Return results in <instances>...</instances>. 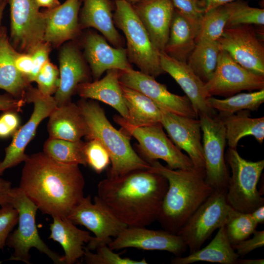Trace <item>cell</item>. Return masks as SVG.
I'll return each instance as SVG.
<instances>
[{"label": "cell", "instance_id": "1", "mask_svg": "<svg viewBox=\"0 0 264 264\" xmlns=\"http://www.w3.org/2000/svg\"><path fill=\"white\" fill-rule=\"evenodd\" d=\"M24 163L19 188L43 214L67 218L84 197L79 165L58 162L44 152L29 155Z\"/></svg>", "mask_w": 264, "mask_h": 264}, {"label": "cell", "instance_id": "2", "mask_svg": "<svg viewBox=\"0 0 264 264\" xmlns=\"http://www.w3.org/2000/svg\"><path fill=\"white\" fill-rule=\"evenodd\" d=\"M168 187L162 175L137 170L101 180L97 196L127 226L145 227L157 220Z\"/></svg>", "mask_w": 264, "mask_h": 264}, {"label": "cell", "instance_id": "3", "mask_svg": "<svg viewBox=\"0 0 264 264\" xmlns=\"http://www.w3.org/2000/svg\"><path fill=\"white\" fill-rule=\"evenodd\" d=\"M149 170L165 177L168 187L157 220L164 230L176 234L214 190L205 181V173L192 170L172 169L157 160Z\"/></svg>", "mask_w": 264, "mask_h": 264}, {"label": "cell", "instance_id": "4", "mask_svg": "<svg viewBox=\"0 0 264 264\" xmlns=\"http://www.w3.org/2000/svg\"><path fill=\"white\" fill-rule=\"evenodd\" d=\"M77 104L88 127L85 137L88 140H98L109 153L111 167L107 177L121 176L137 170L149 169L150 164L132 148L129 135L111 125L98 103L82 98Z\"/></svg>", "mask_w": 264, "mask_h": 264}, {"label": "cell", "instance_id": "5", "mask_svg": "<svg viewBox=\"0 0 264 264\" xmlns=\"http://www.w3.org/2000/svg\"><path fill=\"white\" fill-rule=\"evenodd\" d=\"M114 24L123 33L129 61L140 71L154 78L164 73L160 62V51L155 47L132 4L126 0H115Z\"/></svg>", "mask_w": 264, "mask_h": 264}, {"label": "cell", "instance_id": "6", "mask_svg": "<svg viewBox=\"0 0 264 264\" xmlns=\"http://www.w3.org/2000/svg\"><path fill=\"white\" fill-rule=\"evenodd\" d=\"M18 212V227L11 232L6 245L14 249L10 258L4 261H21L30 264L29 251L34 247L45 254L54 264H64L63 256L51 250L41 239L36 224L38 208L19 187L12 188L9 203Z\"/></svg>", "mask_w": 264, "mask_h": 264}, {"label": "cell", "instance_id": "7", "mask_svg": "<svg viewBox=\"0 0 264 264\" xmlns=\"http://www.w3.org/2000/svg\"><path fill=\"white\" fill-rule=\"evenodd\" d=\"M227 162L231 169L226 198L231 207L237 211L250 213L264 205V198L257 189L264 168V160L251 161L239 154L236 149L229 148Z\"/></svg>", "mask_w": 264, "mask_h": 264}, {"label": "cell", "instance_id": "8", "mask_svg": "<svg viewBox=\"0 0 264 264\" xmlns=\"http://www.w3.org/2000/svg\"><path fill=\"white\" fill-rule=\"evenodd\" d=\"M113 118L125 133L137 140V146L141 157L148 163L161 159L172 169H194L190 158L168 137L161 123L136 127L129 124L120 116H114Z\"/></svg>", "mask_w": 264, "mask_h": 264}, {"label": "cell", "instance_id": "9", "mask_svg": "<svg viewBox=\"0 0 264 264\" xmlns=\"http://www.w3.org/2000/svg\"><path fill=\"white\" fill-rule=\"evenodd\" d=\"M226 193L214 190L176 234L186 244L189 254L200 249L216 229L225 225L232 209L226 201Z\"/></svg>", "mask_w": 264, "mask_h": 264}, {"label": "cell", "instance_id": "10", "mask_svg": "<svg viewBox=\"0 0 264 264\" xmlns=\"http://www.w3.org/2000/svg\"><path fill=\"white\" fill-rule=\"evenodd\" d=\"M75 225H81L95 236L85 247L90 251L103 245H108L111 237H116L127 226L120 220L98 197H84L66 218Z\"/></svg>", "mask_w": 264, "mask_h": 264}, {"label": "cell", "instance_id": "11", "mask_svg": "<svg viewBox=\"0 0 264 264\" xmlns=\"http://www.w3.org/2000/svg\"><path fill=\"white\" fill-rule=\"evenodd\" d=\"M205 181L214 190L227 192L229 175L225 161L226 137L222 119L216 115L200 114Z\"/></svg>", "mask_w": 264, "mask_h": 264}, {"label": "cell", "instance_id": "12", "mask_svg": "<svg viewBox=\"0 0 264 264\" xmlns=\"http://www.w3.org/2000/svg\"><path fill=\"white\" fill-rule=\"evenodd\" d=\"M24 100L34 104L33 111L28 121L18 129L12 136L11 143L5 148L4 157L0 161V176L6 170L26 160L29 156L24 153L27 145L34 137L40 123L57 107L54 97L44 95L30 85L25 91Z\"/></svg>", "mask_w": 264, "mask_h": 264}, {"label": "cell", "instance_id": "13", "mask_svg": "<svg viewBox=\"0 0 264 264\" xmlns=\"http://www.w3.org/2000/svg\"><path fill=\"white\" fill-rule=\"evenodd\" d=\"M10 6V43L19 52L31 54L44 43L43 12L36 0H7Z\"/></svg>", "mask_w": 264, "mask_h": 264}, {"label": "cell", "instance_id": "14", "mask_svg": "<svg viewBox=\"0 0 264 264\" xmlns=\"http://www.w3.org/2000/svg\"><path fill=\"white\" fill-rule=\"evenodd\" d=\"M264 89V76L255 74L237 63L225 51L219 55L215 72L204 85L208 97H229L243 90Z\"/></svg>", "mask_w": 264, "mask_h": 264}, {"label": "cell", "instance_id": "15", "mask_svg": "<svg viewBox=\"0 0 264 264\" xmlns=\"http://www.w3.org/2000/svg\"><path fill=\"white\" fill-rule=\"evenodd\" d=\"M218 42L220 50L227 52L241 66L264 76V47L252 25L226 27Z\"/></svg>", "mask_w": 264, "mask_h": 264}, {"label": "cell", "instance_id": "16", "mask_svg": "<svg viewBox=\"0 0 264 264\" xmlns=\"http://www.w3.org/2000/svg\"><path fill=\"white\" fill-rule=\"evenodd\" d=\"M119 81L151 99L162 110L190 118H198L189 98L170 92L155 78L133 68L119 70Z\"/></svg>", "mask_w": 264, "mask_h": 264}, {"label": "cell", "instance_id": "17", "mask_svg": "<svg viewBox=\"0 0 264 264\" xmlns=\"http://www.w3.org/2000/svg\"><path fill=\"white\" fill-rule=\"evenodd\" d=\"M108 245L113 251L131 247L144 250L166 251L176 257L180 256L188 248L177 234L165 230L136 226L127 227Z\"/></svg>", "mask_w": 264, "mask_h": 264}, {"label": "cell", "instance_id": "18", "mask_svg": "<svg viewBox=\"0 0 264 264\" xmlns=\"http://www.w3.org/2000/svg\"><path fill=\"white\" fill-rule=\"evenodd\" d=\"M160 123L174 144L186 152L194 168L205 173L199 120L162 110Z\"/></svg>", "mask_w": 264, "mask_h": 264}, {"label": "cell", "instance_id": "19", "mask_svg": "<svg viewBox=\"0 0 264 264\" xmlns=\"http://www.w3.org/2000/svg\"><path fill=\"white\" fill-rule=\"evenodd\" d=\"M82 41V54L94 81L99 80L109 69L123 71L132 68L126 48L113 46L101 34L88 31Z\"/></svg>", "mask_w": 264, "mask_h": 264}, {"label": "cell", "instance_id": "20", "mask_svg": "<svg viewBox=\"0 0 264 264\" xmlns=\"http://www.w3.org/2000/svg\"><path fill=\"white\" fill-rule=\"evenodd\" d=\"M75 41L64 44L59 52L60 85L54 96L57 107L71 102L79 84L90 82L89 67Z\"/></svg>", "mask_w": 264, "mask_h": 264}, {"label": "cell", "instance_id": "21", "mask_svg": "<svg viewBox=\"0 0 264 264\" xmlns=\"http://www.w3.org/2000/svg\"><path fill=\"white\" fill-rule=\"evenodd\" d=\"M81 0H66L43 13L45 28L44 42L58 47L75 41L81 30L79 22Z\"/></svg>", "mask_w": 264, "mask_h": 264}, {"label": "cell", "instance_id": "22", "mask_svg": "<svg viewBox=\"0 0 264 264\" xmlns=\"http://www.w3.org/2000/svg\"><path fill=\"white\" fill-rule=\"evenodd\" d=\"M160 62L164 72L168 73L185 93L198 116L216 115V111L207 104L209 97L204 89L205 83L195 74L187 62L175 59L164 51H160Z\"/></svg>", "mask_w": 264, "mask_h": 264}, {"label": "cell", "instance_id": "23", "mask_svg": "<svg viewBox=\"0 0 264 264\" xmlns=\"http://www.w3.org/2000/svg\"><path fill=\"white\" fill-rule=\"evenodd\" d=\"M132 5L154 45L163 51L175 11L171 0H141Z\"/></svg>", "mask_w": 264, "mask_h": 264}, {"label": "cell", "instance_id": "24", "mask_svg": "<svg viewBox=\"0 0 264 264\" xmlns=\"http://www.w3.org/2000/svg\"><path fill=\"white\" fill-rule=\"evenodd\" d=\"M110 0H84L79 15L81 29L93 28L115 47H124V42L114 24Z\"/></svg>", "mask_w": 264, "mask_h": 264}, {"label": "cell", "instance_id": "25", "mask_svg": "<svg viewBox=\"0 0 264 264\" xmlns=\"http://www.w3.org/2000/svg\"><path fill=\"white\" fill-rule=\"evenodd\" d=\"M76 92L83 99H91L105 103L117 110L125 120L128 111L119 81V70L111 69L101 79L79 84Z\"/></svg>", "mask_w": 264, "mask_h": 264}, {"label": "cell", "instance_id": "26", "mask_svg": "<svg viewBox=\"0 0 264 264\" xmlns=\"http://www.w3.org/2000/svg\"><path fill=\"white\" fill-rule=\"evenodd\" d=\"M48 117L47 129L49 138L77 141L87 134V123L80 108L71 101L57 106Z\"/></svg>", "mask_w": 264, "mask_h": 264}, {"label": "cell", "instance_id": "27", "mask_svg": "<svg viewBox=\"0 0 264 264\" xmlns=\"http://www.w3.org/2000/svg\"><path fill=\"white\" fill-rule=\"evenodd\" d=\"M52 217L53 221L49 225L50 234L48 239L59 243L63 247L64 264H73L83 257L84 244L89 242L94 237L88 231L77 228L66 218Z\"/></svg>", "mask_w": 264, "mask_h": 264}, {"label": "cell", "instance_id": "28", "mask_svg": "<svg viewBox=\"0 0 264 264\" xmlns=\"http://www.w3.org/2000/svg\"><path fill=\"white\" fill-rule=\"evenodd\" d=\"M18 52L10 43L6 28L0 26V89L16 99L24 100L30 83L15 66Z\"/></svg>", "mask_w": 264, "mask_h": 264}, {"label": "cell", "instance_id": "29", "mask_svg": "<svg viewBox=\"0 0 264 264\" xmlns=\"http://www.w3.org/2000/svg\"><path fill=\"white\" fill-rule=\"evenodd\" d=\"M199 28L175 9L168 39L163 51L175 59L186 62L196 46Z\"/></svg>", "mask_w": 264, "mask_h": 264}, {"label": "cell", "instance_id": "30", "mask_svg": "<svg viewBox=\"0 0 264 264\" xmlns=\"http://www.w3.org/2000/svg\"><path fill=\"white\" fill-rule=\"evenodd\" d=\"M239 256L232 247L227 238L225 226L220 228L215 237L205 247L187 256L176 257L172 264H190L198 262L221 264H237Z\"/></svg>", "mask_w": 264, "mask_h": 264}, {"label": "cell", "instance_id": "31", "mask_svg": "<svg viewBox=\"0 0 264 264\" xmlns=\"http://www.w3.org/2000/svg\"><path fill=\"white\" fill-rule=\"evenodd\" d=\"M124 101L128 111L126 120L136 127L160 123L162 110L142 93L121 84Z\"/></svg>", "mask_w": 264, "mask_h": 264}, {"label": "cell", "instance_id": "32", "mask_svg": "<svg viewBox=\"0 0 264 264\" xmlns=\"http://www.w3.org/2000/svg\"><path fill=\"white\" fill-rule=\"evenodd\" d=\"M248 110L237 112L226 117L220 118L224 124L226 142L230 148L236 149L241 138L252 136L260 144L264 139V117L252 118Z\"/></svg>", "mask_w": 264, "mask_h": 264}, {"label": "cell", "instance_id": "33", "mask_svg": "<svg viewBox=\"0 0 264 264\" xmlns=\"http://www.w3.org/2000/svg\"><path fill=\"white\" fill-rule=\"evenodd\" d=\"M220 51L218 41H199L196 43L186 62L195 74L206 83L215 72Z\"/></svg>", "mask_w": 264, "mask_h": 264}, {"label": "cell", "instance_id": "34", "mask_svg": "<svg viewBox=\"0 0 264 264\" xmlns=\"http://www.w3.org/2000/svg\"><path fill=\"white\" fill-rule=\"evenodd\" d=\"M264 102V89L238 93L223 99L213 96L207 99L208 106L218 111L220 118L231 115L242 110H256Z\"/></svg>", "mask_w": 264, "mask_h": 264}, {"label": "cell", "instance_id": "35", "mask_svg": "<svg viewBox=\"0 0 264 264\" xmlns=\"http://www.w3.org/2000/svg\"><path fill=\"white\" fill-rule=\"evenodd\" d=\"M85 144V143L81 140L71 141L49 137L44 145L43 152L58 162L86 166Z\"/></svg>", "mask_w": 264, "mask_h": 264}, {"label": "cell", "instance_id": "36", "mask_svg": "<svg viewBox=\"0 0 264 264\" xmlns=\"http://www.w3.org/2000/svg\"><path fill=\"white\" fill-rule=\"evenodd\" d=\"M233 2L206 11L196 43L201 41H218L226 28L232 11Z\"/></svg>", "mask_w": 264, "mask_h": 264}, {"label": "cell", "instance_id": "37", "mask_svg": "<svg viewBox=\"0 0 264 264\" xmlns=\"http://www.w3.org/2000/svg\"><path fill=\"white\" fill-rule=\"evenodd\" d=\"M257 225L250 213H242L232 209L224 226L228 240L233 245L249 238Z\"/></svg>", "mask_w": 264, "mask_h": 264}, {"label": "cell", "instance_id": "38", "mask_svg": "<svg viewBox=\"0 0 264 264\" xmlns=\"http://www.w3.org/2000/svg\"><path fill=\"white\" fill-rule=\"evenodd\" d=\"M242 24L264 25V9L250 6L242 0L234 1L226 28Z\"/></svg>", "mask_w": 264, "mask_h": 264}, {"label": "cell", "instance_id": "39", "mask_svg": "<svg viewBox=\"0 0 264 264\" xmlns=\"http://www.w3.org/2000/svg\"><path fill=\"white\" fill-rule=\"evenodd\" d=\"M83 255L84 261L88 264H147L145 258L141 260H132L130 258L122 257L115 253L108 245L98 247L95 253L84 247Z\"/></svg>", "mask_w": 264, "mask_h": 264}, {"label": "cell", "instance_id": "40", "mask_svg": "<svg viewBox=\"0 0 264 264\" xmlns=\"http://www.w3.org/2000/svg\"><path fill=\"white\" fill-rule=\"evenodd\" d=\"M84 154L87 164L98 174L101 173L110 164L109 153L96 139H91L85 143Z\"/></svg>", "mask_w": 264, "mask_h": 264}, {"label": "cell", "instance_id": "41", "mask_svg": "<svg viewBox=\"0 0 264 264\" xmlns=\"http://www.w3.org/2000/svg\"><path fill=\"white\" fill-rule=\"evenodd\" d=\"M34 82L37 84V88L42 94L51 96L59 87V70L48 60L40 69Z\"/></svg>", "mask_w": 264, "mask_h": 264}, {"label": "cell", "instance_id": "42", "mask_svg": "<svg viewBox=\"0 0 264 264\" xmlns=\"http://www.w3.org/2000/svg\"><path fill=\"white\" fill-rule=\"evenodd\" d=\"M175 9L193 23L200 27L206 12L202 0H171Z\"/></svg>", "mask_w": 264, "mask_h": 264}, {"label": "cell", "instance_id": "43", "mask_svg": "<svg viewBox=\"0 0 264 264\" xmlns=\"http://www.w3.org/2000/svg\"><path fill=\"white\" fill-rule=\"evenodd\" d=\"M18 212L10 203L0 206V250L6 245V242L10 233L17 224Z\"/></svg>", "mask_w": 264, "mask_h": 264}, {"label": "cell", "instance_id": "44", "mask_svg": "<svg viewBox=\"0 0 264 264\" xmlns=\"http://www.w3.org/2000/svg\"><path fill=\"white\" fill-rule=\"evenodd\" d=\"M17 111H6L0 115V138L12 136L21 127Z\"/></svg>", "mask_w": 264, "mask_h": 264}, {"label": "cell", "instance_id": "45", "mask_svg": "<svg viewBox=\"0 0 264 264\" xmlns=\"http://www.w3.org/2000/svg\"><path fill=\"white\" fill-rule=\"evenodd\" d=\"M49 45L48 44L44 42L30 54L32 59L33 67L28 79L29 83L34 81L40 69L49 60Z\"/></svg>", "mask_w": 264, "mask_h": 264}, {"label": "cell", "instance_id": "46", "mask_svg": "<svg viewBox=\"0 0 264 264\" xmlns=\"http://www.w3.org/2000/svg\"><path fill=\"white\" fill-rule=\"evenodd\" d=\"M253 234L252 238H248L232 245L239 256L243 257L255 249L264 246V231L255 230Z\"/></svg>", "mask_w": 264, "mask_h": 264}, {"label": "cell", "instance_id": "47", "mask_svg": "<svg viewBox=\"0 0 264 264\" xmlns=\"http://www.w3.org/2000/svg\"><path fill=\"white\" fill-rule=\"evenodd\" d=\"M15 64L18 70L28 81L33 67L31 54L18 52L15 57Z\"/></svg>", "mask_w": 264, "mask_h": 264}, {"label": "cell", "instance_id": "48", "mask_svg": "<svg viewBox=\"0 0 264 264\" xmlns=\"http://www.w3.org/2000/svg\"><path fill=\"white\" fill-rule=\"evenodd\" d=\"M25 103L24 100L16 99L8 93L0 95V111L19 112Z\"/></svg>", "mask_w": 264, "mask_h": 264}, {"label": "cell", "instance_id": "49", "mask_svg": "<svg viewBox=\"0 0 264 264\" xmlns=\"http://www.w3.org/2000/svg\"><path fill=\"white\" fill-rule=\"evenodd\" d=\"M11 189V183L0 177V206L8 203Z\"/></svg>", "mask_w": 264, "mask_h": 264}, {"label": "cell", "instance_id": "50", "mask_svg": "<svg viewBox=\"0 0 264 264\" xmlns=\"http://www.w3.org/2000/svg\"><path fill=\"white\" fill-rule=\"evenodd\" d=\"M205 5L206 11L212 8L239 0H202Z\"/></svg>", "mask_w": 264, "mask_h": 264}, {"label": "cell", "instance_id": "51", "mask_svg": "<svg viewBox=\"0 0 264 264\" xmlns=\"http://www.w3.org/2000/svg\"><path fill=\"white\" fill-rule=\"evenodd\" d=\"M250 214L254 220L258 224L264 222V205H262L253 211Z\"/></svg>", "mask_w": 264, "mask_h": 264}, {"label": "cell", "instance_id": "52", "mask_svg": "<svg viewBox=\"0 0 264 264\" xmlns=\"http://www.w3.org/2000/svg\"><path fill=\"white\" fill-rule=\"evenodd\" d=\"M39 7H44L48 9L58 6L60 4L58 0H36Z\"/></svg>", "mask_w": 264, "mask_h": 264}, {"label": "cell", "instance_id": "53", "mask_svg": "<svg viewBox=\"0 0 264 264\" xmlns=\"http://www.w3.org/2000/svg\"><path fill=\"white\" fill-rule=\"evenodd\" d=\"M264 259H244L238 258L237 264H264Z\"/></svg>", "mask_w": 264, "mask_h": 264}, {"label": "cell", "instance_id": "54", "mask_svg": "<svg viewBox=\"0 0 264 264\" xmlns=\"http://www.w3.org/2000/svg\"><path fill=\"white\" fill-rule=\"evenodd\" d=\"M7 3V0H2L0 3V24L2 18L3 12Z\"/></svg>", "mask_w": 264, "mask_h": 264}, {"label": "cell", "instance_id": "55", "mask_svg": "<svg viewBox=\"0 0 264 264\" xmlns=\"http://www.w3.org/2000/svg\"><path fill=\"white\" fill-rule=\"evenodd\" d=\"M126 0L132 4L141 0Z\"/></svg>", "mask_w": 264, "mask_h": 264}, {"label": "cell", "instance_id": "56", "mask_svg": "<svg viewBox=\"0 0 264 264\" xmlns=\"http://www.w3.org/2000/svg\"></svg>", "mask_w": 264, "mask_h": 264}]
</instances>
